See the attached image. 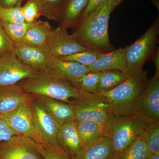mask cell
Listing matches in <instances>:
<instances>
[{
	"instance_id": "1",
	"label": "cell",
	"mask_w": 159,
	"mask_h": 159,
	"mask_svg": "<svg viewBox=\"0 0 159 159\" xmlns=\"http://www.w3.org/2000/svg\"><path fill=\"white\" fill-rule=\"evenodd\" d=\"M116 0H105L79 21L73 33L80 44L88 50L106 53L115 50L108 36L110 15Z\"/></svg>"
},
{
	"instance_id": "2",
	"label": "cell",
	"mask_w": 159,
	"mask_h": 159,
	"mask_svg": "<svg viewBox=\"0 0 159 159\" xmlns=\"http://www.w3.org/2000/svg\"><path fill=\"white\" fill-rule=\"evenodd\" d=\"M17 84L29 93L68 103L79 98L81 94V90L73 83L45 72H40L37 76L24 80Z\"/></svg>"
},
{
	"instance_id": "3",
	"label": "cell",
	"mask_w": 159,
	"mask_h": 159,
	"mask_svg": "<svg viewBox=\"0 0 159 159\" xmlns=\"http://www.w3.org/2000/svg\"><path fill=\"white\" fill-rule=\"evenodd\" d=\"M148 81L146 71L127 75L122 83L113 89L99 93L108 102L115 115L131 114L134 104L144 91Z\"/></svg>"
},
{
	"instance_id": "4",
	"label": "cell",
	"mask_w": 159,
	"mask_h": 159,
	"mask_svg": "<svg viewBox=\"0 0 159 159\" xmlns=\"http://www.w3.org/2000/svg\"><path fill=\"white\" fill-rule=\"evenodd\" d=\"M70 103L73 106L76 121L89 120L99 125L104 136L107 137L115 115L104 97L98 93L81 90L80 97Z\"/></svg>"
},
{
	"instance_id": "5",
	"label": "cell",
	"mask_w": 159,
	"mask_h": 159,
	"mask_svg": "<svg viewBox=\"0 0 159 159\" xmlns=\"http://www.w3.org/2000/svg\"><path fill=\"white\" fill-rule=\"evenodd\" d=\"M140 115H115L107 138L112 144L116 157L139 136L150 124Z\"/></svg>"
},
{
	"instance_id": "6",
	"label": "cell",
	"mask_w": 159,
	"mask_h": 159,
	"mask_svg": "<svg viewBox=\"0 0 159 159\" xmlns=\"http://www.w3.org/2000/svg\"><path fill=\"white\" fill-rule=\"evenodd\" d=\"M159 33V17L141 37L125 48L127 75H135L144 70L143 66L151 59L157 48Z\"/></svg>"
},
{
	"instance_id": "7",
	"label": "cell",
	"mask_w": 159,
	"mask_h": 159,
	"mask_svg": "<svg viewBox=\"0 0 159 159\" xmlns=\"http://www.w3.org/2000/svg\"><path fill=\"white\" fill-rule=\"evenodd\" d=\"M29 107L34 130L43 142L59 146L57 142L59 127L38 97L31 101Z\"/></svg>"
},
{
	"instance_id": "8",
	"label": "cell",
	"mask_w": 159,
	"mask_h": 159,
	"mask_svg": "<svg viewBox=\"0 0 159 159\" xmlns=\"http://www.w3.org/2000/svg\"><path fill=\"white\" fill-rule=\"evenodd\" d=\"M40 73L22 61L13 51L0 57V88L17 84Z\"/></svg>"
},
{
	"instance_id": "9",
	"label": "cell",
	"mask_w": 159,
	"mask_h": 159,
	"mask_svg": "<svg viewBox=\"0 0 159 159\" xmlns=\"http://www.w3.org/2000/svg\"><path fill=\"white\" fill-rule=\"evenodd\" d=\"M131 114L140 115L149 123L159 121V73L148 80L134 104Z\"/></svg>"
},
{
	"instance_id": "10",
	"label": "cell",
	"mask_w": 159,
	"mask_h": 159,
	"mask_svg": "<svg viewBox=\"0 0 159 159\" xmlns=\"http://www.w3.org/2000/svg\"><path fill=\"white\" fill-rule=\"evenodd\" d=\"M0 159H43L38 151L36 142L23 135L15 136L0 142Z\"/></svg>"
},
{
	"instance_id": "11",
	"label": "cell",
	"mask_w": 159,
	"mask_h": 159,
	"mask_svg": "<svg viewBox=\"0 0 159 159\" xmlns=\"http://www.w3.org/2000/svg\"><path fill=\"white\" fill-rule=\"evenodd\" d=\"M67 29L58 26L51 31L47 46L52 56H67L88 50L78 43L74 34H69Z\"/></svg>"
},
{
	"instance_id": "12",
	"label": "cell",
	"mask_w": 159,
	"mask_h": 159,
	"mask_svg": "<svg viewBox=\"0 0 159 159\" xmlns=\"http://www.w3.org/2000/svg\"><path fill=\"white\" fill-rule=\"evenodd\" d=\"M37 97L24 91L18 84L0 88V116L9 115L30 104Z\"/></svg>"
},
{
	"instance_id": "13",
	"label": "cell",
	"mask_w": 159,
	"mask_h": 159,
	"mask_svg": "<svg viewBox=\"0 0 159 159\" xmlns=\"http://www.w3.org/2000/svg\"><path fill=\"white\" fill-rule=\"evenodd\" d=\"M90 71L88 66L74 61L62 60L52 56L42 72L52 74L73 83L76 85L79 78Z\"/></svg>"
},
{
	"instance_id": "14",
	"label": "cell",
	"mask_w": 159,
	"mask_h": 159,
	"mask_svg": "<svg viewBox=\"0 0 159 159\" xmlns=\"http://www.w3.org/2000/svg\"><path fill=\"white\" fill-rule=\"evenodd\" d=\"M13 52L22 61L42 72L52 55L48 47H37L21 42L14 43Z\"/></svg>"
},
{
	"instance_id": "15",
	"label": "cell",
	"mask_w": 159,
	"mask_h": 159,
	"mask_svg": "<svg viewBox=\"0 0 159 159\" xmlns=\"http://www.w3.org/2000/svg\"><path fill=\"white\" fill-rule=\"evenodd\" d=\"M29 104L21 107L11 113L2 117L16 134L30 138L38 144H44L34 130Z\"/></svg>"
},
{
	"instance_id": "16",
	"label": "cell",
	"mask_w": 159,
	"mask_h": 159,
	"mask_svg": "<svg viewBox=\"0 0 159 159\" xmlns=\"http://www.w3.org/2000/svg\"><path fill=\"white\" fill-rule=\"evenodd\" d=\"M89 0H63L56 21L60 27L75 28Z\"/></svg>"
},
{
	"instance_id": "17",
	"label": "cell",
	"mask_w": 159,
	"mask_h": 159,
	"mask_svg": "<svg viewBox=\"0 0 159 159\" xmlns=\"http://www.w3.org/2000/svg\"><path fill=\"white\" fill-rule=\"evenodd\" d=\"M58 145L70 158L77 154L83 148L76 121L67 122L60 126L57 134Z\"/></svg>"
},
{
	"instance_id": "18",
	"label": "cell",
	"mask_w": 159,
	"mask_h": 159,
	"mask_svg": "<svg viewBox=\"0 0 159 159\" xmlns=\"http://www.w3.org/2000/svg\"><path fill=\"white\" fill-rule=\"evenodd\" d=\"M89 67L90 71L102 72L118 70L126 74L125 48H119L108 53H102Z\"/></svg>"
},
{
	"instance_id": "19",
	"label": "cell",
	"mask_w": 159,
	"mask_h": 159,
	"mask_svg": "<svg viewBox=\"0 0 159 159\" xmlns=\"http://www.w3.org/2000/svg\"><path fill=\"white\" fill-rule=\"evenodd\" d=\"M116 154L110 139L103 136L83 147L71 159H116Z\"/></svg>"
},
{
	"instance_id": "20",
	"label": "cell",
	"mask_w": 159,
	"mask_h": 159,
	"mask_svg": "<svg viewBox=\"0 0 159 159\" xmlns=\"http://www.w3.org/2000/svg\"><path fill=\"white\" fill-rule=\"evenodd\" d=\"M38 97L58 127L67 122L75 121L74 108L70 103L44 96H38Z\"/></svg>"
},
{
	"instance_id": "21",
	"label": "cell",
	"mask_w": 159,
	"mask_h": 159,
	"mask_svg": "<svg viewBox=\"0 0 159 159\" xmlns=\"http://www.w3.org/2000/svg\"><path fill=\"white\" fill-rule=\"evenodd\" d=\"M52 30V26L48 22L38 20L29 29L20 42L34 47H47Z\"/></svg>"
},
{
	"instance_id": "22",
	"label": "cell",
	"mask_w": 159,
	"mask_h": 159,
	"mask_svg": "<svg viewBox=\"0 0 159 159\" xmlns=\"http://www.w3.org/2000/svg\"><path fill=\"white\" fill-rule=\"evenodd\" d=\"M76 122L83 147L104 136L100 126L96 122L89 120H80Z\"/></svg>"
},
{
	"instance_id": "23",
	"label": "cell",
	"mask_w": 159,
	"mask_h": 159,
	"mask_svg": "<svg viewBox=\"0 0 159 159\" xmlns=\"http://www.w3.org/2000/svg\"><path fill=\"white\" fill-rule=\"evenodd\" d=\"M127 77V74L118 70L101 72L97 93L113 89L122 83Z\"/></svg>"
},
{
	"instance_id": "24",
	"label": "cell",
	"mask_w": 159,
	"mask_h": 159,
	"mask_svg": "<svg viewBox=\"0 0 159 159\" xmlns=\"http://www.w3.org/2000/svg\"><path fill=\"white\" fill-rule=\"evenodd\" d=\"M142 134L122 150L116 159L146 158L148 156V151Z\"/></svg>"
},
{
	"instance_id": "25",
	"label": "cell",
	"mask_w": 159,
	"mask_h": 159,
	"mask_svg": "<svg viewBox=\"0 0 159 159\" xmlns=\"http://www.w3.org/2000/svg\"><path fill=\"white\" fill-rule=\"evenodd\" d=\"M148 155L159 153V121L151 122L142 134Z\"/></svg>"
},
{
	"instance_id": "26",
	"label": "cell",
	"mask_w": 159,
	"mask_h": 159,
	"mask_svg": "<svg viewBox=\"0 0 159 159\" xmlns=\"http://www.w3.org/2000/svg\"><path fill=\"white\" fill-rule=\"evenodd\" d=\"M34 22L29 23L25 21L16 24L0 23L9 38L12 41V42L15 43L21 41L27 31L34 24Z\"/></svg>"
},
{
	"instance_id": "27",
	"label": "cell",
	"mask_w": 159,
	"mask_h": 159,
	"mask_svg": "<svg viewBox=\"0 0 159 159\" xmlns=\"http://www.w3.org/2000/svg\"><path fill=\"white\" fill-rule=\"evenodd\" d=\"M101 72L90 71L78 80L76 86L80 89L91 93H97Z\"/></svg>"
},
{
	"instance_id": "28",
	"label": "cell",
	"mask_w": 159,
	"mask_h": 159,
	"mask_svg": "<svg viewBox=\"0 0 159 159\" xmlns=\"http://www.w3.org/2000/svg\"><path fill=\"white\" fill-rule=\"evenodd\" d=\"M102 54L97 51L86 50L58 58L62 60L77 62L82 65L89 67L95 62Z\"/></svg>"
},
{
	"instance_id": "29",
	"label": "cell",
	"mask_w": 159,
	"mask_h": 159,
	"mask_svg": "<svg viewBox=\"0 0 159 159\" xmlns=\"http://www.w3.org/2000/svg\"><path fill=\"white\" fill-rule=\"evenodd\" d=\"M36 147L43 159H71L59 146L36 143Z\"/></svg>"
},
{
	"instance_id": "30",
	"label": "cell",
	"mask_w": 159,
	"mask_h": 159,
	"mask_svg": "<svg viewBox=\"0 0 159 159\" xmlns=\"http://www.w3.org/2000/svg\"><path fill=\"white\" fill-rule=\"evenodd\" d=\"M39 4L42 16L56 21L63 0H36Z\"/></svg>"
},
{
	"instance_id": "31",
	"label": "cell",
	"mask_w": 159,
	"mask_h": 159,
	"mask_svg": "<svg viewBox=\"0 0 159 159\" xmlns=\"http://www.w3.org/2000/svg\"><path fill=\"white\" fill-rule=\"evenodd\" d=\"M25 21L22 6L9 8L0 7V22L16 24Z\"/></svg>"
},
{
	"instance_id": "32",
	"label": "cell",
	"mask_w": 159,
	"mask_h": 159,
	"mask_svg": "<svg viewBox=\"0 0 159 159\" xmlns=\"http://www.w3.org/2000/svg\"><path fill=\"white\" fill-rule=\"evenodd\" d=\"M22 9L26 22H34L42 16L39 4L36 0H27L25 5L22 6Z\"/></svg>"
},
{
	"instance_id": "33",
	"label": "cell",
	"mask_w": 159,
	"mask_h": 159,
	"mask_svg": "<svg viewBox=\"0 0 159 159\" xmlns=\"http://www.w3.org/2000/svg\"><path fill=\"white\" fill-rule=\"evenodd\" d=\"M14 43L9 38L0 23V57L13 51Z\"/></svg>"
},
{
	"instance_id": "34",
	"label": "cell",
	"mask_w": 159,
	"mask_h": 159,
	"mask_svg": "<svg viewBox=\"0 0 159 159\" xmlns=\"http://www.w3.org/2000/svg\"><path fill=\"white\" fill-rule=\"evenodd\" d=\"M17 135L12 130L6 119L0 116V142L9 141Z\"/></svg>"
},
{
	"instance_id": "35",
	"label": "cell",
	"mask_w": 159,
	"mask_h": 159,
	"mask_svg": "<svg viewBox=\"0 0 159 159\" xmlns=\"http://www.w3.org/2000/svg\"><path fill=\"white\" fill-rule=\"evenodd\" d=\"M105 0H89L88 5L87 6L85 10L84 11L80 20L85 17L89 13H90L91 11H93L94 9L97 8V6H99Z\"/></svg>"
},
{
	"instance_id": "36",
	"label": "cell",
	"mask_w": 159,
	"mask_h": 159,
	"mask_svg": "<svg viewBox=\"0 0 159 159\" xmlns=\"http://www.w3.org/2000/svg\"><path fill=\"white\" fill-rule=\"evenodd\" d=\"M22 1L23 0H0V7L9 8L22 6Z\"/></svg>"
},
{
	"instance_id": "37",
	"label": "cell",
	"mask_w": 159,
	"mask_h": 159,
	"mask_svg": "<svg viewBox=\"0 0 159 159\" xmlns=\"http://www.w3.org/2000/svg\"><path fill=\"white\" fill-rule=\"evenodd\" d=\"M151 59L153 61L154 64L155 66L157 73H159V49L158 47L156 51L155 52Z\"/></svg>"
},
{
	"instance_id": "38",
	"label": "cell",
	"mask_w": 159,
	"mask_h": 159,
	"mask_svg": "<svg viewBox=\"0 0 159 159\" xmlns=\"http://www.w3.org/2000/svg\"><path fill=\"white\" fill-rule=\"evenodd\" d=\"M145 159H159V153L149 155Z\"/></svg>"
},
{
	"instance_id": "39",
	"label": "cell",
	"mask_w": 159,
	"mask_h": 159,
	"mask_svg": "<svg viewBox=\"0 0 159 159\" xmlns=\"http://www.w3.org/2000/svg\"><path fill=\"white\" fill-rule=\"evenodd\" d=\"M124 1V0H116V5H115V7H116V6H118V5H119V4H120L122 1Z\"/></svg>"
}]
</instances>
